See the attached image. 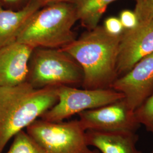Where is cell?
Masks as SVG:
<instances>
[{
  "instance_id": "obj_1",
  "label": "cell",
  "mask_w": 153,
  "mask_h": 153,
  "mask_svg": "<svg viewBox=\"0 0 153 153\" xmlns=\"http://www.w3.org/2000/svg\"><path fill=\"white\" fill-rule=\"evenodd\" d=\"M120 36L111 35L103 26H98L62 48L82 68L83 88H111L118 78L116 64Z\"/></svg>"
},
{
  "instance_id": "obj_11",
  "label": "cell",
  "mask_w": 153,
  "mask_h": 153,
  "mask_svg": "<svg viewBox=\"0 0 153 153\" xmlns=\"http://www.w3.org/2000/svg\"><path fill=\"white\" fill-rule=\"evenodd\" d=\"M88 145L102 153H142L136 148L138 136L134 131H88Z\"/></svg>"
},
{
  "instance_id": "obj_3",
  "label": "cell",
  "mask_w": 153,
  "mask_h": 153,
  "mask_svg": "<svg viewBox=\"0 0 153 153\" xmlns=\"http://www.w3.org/2000/svg\"><path fill=\"white\" fill-rule=\"evenodd\" d=\"M76 21V10L71 2L49 4L28 18L16 42L33 48L62 49L76 39L72 28Z\"/></svg>"
},
{
  "instance_id": "obj_5",
  "label": "cell",
  "mask_w": 153,
  "mask_h": 153,
  "mask_svg": "<svg viewBox=\"0 0 153 153\" xmlns=\"http://www.w3.org/2000/svg\"><path fill=\"white\" fill-rule=\"evenodd\" d=\"M26 131L48 153H100L89 148L86 131L79 120L50 122L39 119Z\"/></svg>"
},
{
  "instance_id": "obj_18",
  "label": "cell",
  "mask_w": 153,
  "mask_h": 153,
  "mask_svg": "<svg viewBox=\"0 0 153 153\" xmlns=\"http://www.w3.org/2000/svg\"><path fill=\"white\" fill-rule=\"evenodd\" d=\"M119 19L126 30H131L138 25V21L134 11L125 10L121 12Z\"/></svg>"
},
{
  "instance_id": "obj_8",
  "label": "cell",
  "mask_w": 153,
  "mask_h": 153,
  "mask_svg": "<svg viewBox=\"0 0 153 153\" xmlns=\"http://www.w3.org/2000/svg\"><path fill=\"white\" fill-rule=\"evenodd\" d=\"M111 88L122 93L135 110L153 93V53L139 61L126 74L119 77Z\"/></svg>"
},
{
  "instance_id": "obj_14",
  "label": "cell",
  "mask_w": 153,
  "mask_h": 153,
  "mask_svg": "<svg viewBox=\"0 0 153 153\" xmlns=\"http://www.w3.org/2000/svg\"><path fill=\"white\" fill-rule=\"evenodd\" d=\"M13 138L11 146L6 153H48L26 131H21Z\"/></svg>"
},
{
  "instance_id": "obj_10",
  "label": "cell",
  "mask_w": 153,
  "mask_h": 153,
  "mask_svg": "<svg viewBox=\"0 0 153 153\" xmlns=\"http://www.w3.org/2000/svg\"><path fill=\"white\" fill-rule=\"evenodd\" d=\"M33 49L18 42L0 48V87L26 82L28 61Z\"/></svg>"
},
{
  "instance_id": "obj_19",
  "label": "cell",
  "mask_w": 153,
  "mask_h": 153,
  "mask_svg": "<svg viewBox=\"0 0 153 153\" xmlns=\"http://www.w3.org/2000/svg\"><path fill=\"white\" fill-rule=\"evenodd\" d=\"M33 0H0V4L6 9L20 10L26 7Z\"/></svg>"
},
{
  "instance_id": "obj_9",
  "label": "cell",
  "mask_w": 153,
  "mask_h": 153,
  "mask_svg": "<svg viewBox=\"0 0 153 153\" xmlns=\"http://www.w3.org/2000/svg\"><path fill=\"white\" fill-rule=\"evenodd\" d=\"M153 53V20L126 30L121 34L117 59L118 78L129 71L144 57Z\"/></svg>"
},
{
  "instance_id": "obj_13",
  "label": "cell",
  "mask_w": 153,
  "mask_h": 153,
  "mask_svg": "<svg viewBox=\"0 0 153 153\" xmlns=\"http://www.w3.org/2000/svg\"><path fill=\"white\" fill-rule=\"evenodd\" d=\"M117 0H70L73 5L78 21L88 30L98 26L102 16L109 4Z\"/></svg>"
},
{
  "instance_id": "obj_7",
  "label": "cell",
  "mask_w": 153,
  "mask_h": 153,
  "mask_svg": "<svg viewBox=\"0 0 153 153\" xmlns=\"http://www.w3.org/2000/svg\"><path fill=\"white\" fill-rule=\"evenodd\" d=\"M79 120L86 131L136 132L141 124L125 98L79 114Z\"/></svg>"
},
{
  "instance_id": "obj_20",
  "label": "cell",
  "mask_w": 153,
  "mask_h": 153,
  "mask_svg": "<svg viewBox=\"0 0 153 153\" xmlns=\"http://www.w3.org/2000/svg\"><path fill=\"white\" fill-rule=\"evenodd\" d=\"M44 6L48 5L49 4L57 2H62V1H69L70 0H40Z\"/></svg>"
},
{
  "instance_id": "obj_6",
  "label": "cell",
  "mask_w": 153,
  "mask_h": 153,
  "mask_svg": "<svg viewBox=\"0 0 153 153\" xmlns=\"http://www.w3.org/2000/svg\"><path fill=\"white\" fill-rule=\"evenodd\" d=\"M57 102L40 118L50 122H61L85 111L94 109L124 98L122 93L112 88L81 89L57 87Z\"/></svg>"
},
{
  "instance_id": "obj_4",
  "label": "cell",
  "mask_w": 153,
  "mask_h": 153,
  "mask_svg": "<svg viewBox=\"0 0 153 153\" xmlns=\"http://www.w3.org/2000/svg\"><path fill=\"white\" fill-rule=\"evenodd\" d=\"M83 73L76 60L62 49L35 48L28 64L26 82L33 88L82 86Z\"/></svg>"
},
{
  "instance_id": "obj_15",
  "label": "cell",
  "mask_w": 153,
  "mask_h": 153,
  "mask_svg": "<svg viewBox=\"0 0 153 153\" xmlns=\"http://www.w3.org/2000/svg\"><path fill=\"white\" fill-rule=\"evenodd\" d=\"M134 114L138 123L153 134V93L134 110Z\"/></svg>"
},
{
  "instance_id": "obj_12",
  "label": "cell",
  "mask_w": 153,
  "mask_h": 153,
  "mask_svg": "<svg viewBox=\"0 0 153 153\" xmlns=\"http://www.w3.org/2000/svg\"><path fill=\"white\" fill-rule=\"evenodd\" d=\"M44 6L40 0H33L22 10H13L0 4V48L16 42L28 18Z\"/></svg>"
},
{
  "instance_id": "obj_17",
  "label": "cell",
  "mask_w": 153,
  "mask_h": 153,
  "mask_svg": "<svg viewBox=\"0 0 153 153\" xmlns=\"http://www.w3.org/2000/svg\"><path fill=\"white\" fill-rule=\"evenodd\" d=\"M103 26L107 33L115 36L120 35L124 29L119 18L115 16L107 18L105 20Z\"/></svg>"
},
{
  "instance_id": "obj_2",
  "label": "cell",
  "mask_w": 153,
  "mask_h": 153,
  "mask_svg": "<svg viewBox=\"0 0 153 153\" xmlns=\"http://www.w3.org/2000/svg\"><path fill=\"white\" fill-rule=\"evenodd\" d=\"M57 87L35 88L27 82L0 87V153L17 133L56 104Z\"/></svg>"
},
{
  "instance_id": "obj_16",
  "label": "cell",
  "mask_w": 153,
  "mask_h": 153,
  "mask_svg": "<svg viewBox=\"0 0 153 153\" xmlns=\"http://www.w3.org/2000/svg\"><path fill=\"white\" fill-rule=\"evenodd\" d=\"M138 25L144 24L153 20V0H136L134 11Z\"/></svg>"
}]
</instances>
